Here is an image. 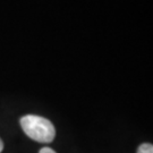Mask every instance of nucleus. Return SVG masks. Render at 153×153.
<instances>
[{"mask_svg": "<svg viewBox=\"0 0 153 153\" xmlns=\"http://www.w3.org/2000/svg\"><path fill=\"white\" fill-rule=\"evenodd\" d=\"M21 126L25 134L36 142L50 143L56 136V129L52 123L40 116H24L21 118Z\"/></svg>", "mask_w": 153, "mask_h": 153, "instance_id": "obj_1", "label": "nucleus"}, {"mask_svg": "<svg viewBox=\"0 0 153 153\" xmlns=\"http://www.w3.org/2000/svg\"><path fill=\"white\" fill-rule=\"evenodd\" d=\"M137 153H153V145L149 143H144L138 146Z\"/></svg>", "mask_w": 153, "mask_h": 153, "instance_id": "obj_2", "label": "nucleus"}, {"mask_svg": "<svg viewBox=\"0 0 153 153\" xmlns=\"http://www.w3.org/2000/svg\"><path fill=\"white\" fill-rule=\"evenodd\" d=\"M39 153H56L52 149H50V148H43V149H41L40 150V152Z\"/></svg>", "mask_w": 153, "mask_h": 153, "instance_id": "obj_3", "label": "nucleus"}, {"mask_svg": "<svg viewBox=\"0 0 153 153\" xmlns=\"http://www.w3.org/2000/svg\"><path fill=\"white\" fill-rule=\"evenodd\" d=\"M4 150V143H2V141H1V138H0V153H1V151Z\"/></svg>", "mask_w": 153, "mask_h": 153, "instance_id": "obj_4", "label": "nucleus"}]
</instances>
